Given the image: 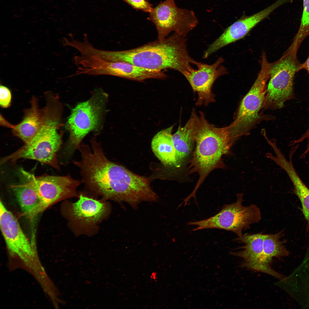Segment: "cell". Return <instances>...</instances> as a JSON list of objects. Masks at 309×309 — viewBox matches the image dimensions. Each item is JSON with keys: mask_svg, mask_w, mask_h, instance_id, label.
I'll use <instances>...</instances> for the list:
<instances>
[{"mask_svg": "<svg viewBox=\"0 0 309 309\" xmlns=\"http://www.w3.org/2000/svg\"><path fill=\"white\" fill-rule=\"evenodd\" d=\"M78 149L81 159L74 163L79 168L86 188L105 198L118 201L129 185L128 169L109 160L96 140L92 141L91 148L80 144Z\"/></svg>", "mask_w": 309, "mask_h": 309, "instance_id": "cell-1", "label": "cell"}, {"mask_svg": "<svg viewBox=\"0 0 309 309\" xmlns=\"http://www.w3.org/2000/svg\"><path fill=\"white\" fill-rule=\"evenodd\" d=\"M192 112L194 120L195 148L189 161L188 169L191 174L197 173L199 178L194 189L188 196L194 197L201 185L212 171L224 169L222 160L224 155L231 154L230 149L234 144L229 126L218 127L210 124L204 113Z\"/></svg>", "mask_w": 309, "mask_h": 309, "instance_id": "cell-2", "label": "cell"}, {"mask_svg": "<svg viewBox=\"0 0 309 309\" xmlns=\"http://www.w3.org/2000/svg\"><path fill=\"white\" fill-rule=\"evenodd\" d=\"M109 57L113 62H126L157 71L171 69L181 74L195 61L188 54L185 37L175 33L161 41L157 39L134 49L111 51Z\"/></svg>", "mask_w": 309, "mask_h": 309, "instance_id": "cell-3", "label": "cell"}, {"mask_svg": "<svg viewBox=\"0 0 309 309\" xmlns=\"http://www.w3.org/2000/svg\"><path fill=\"white\" fill-rule=\"evenodd\" d=\"M61 114V112L55 108H45L43 124L38 133L29 142L2 159L1 165L25 159L37 161L59 169L57 154L62 142L58 131L60 124Z\"/></svg>", "mask_w": 309, "mask_h": 309, "instance_id": "cell-4", "label": "cell"}, {"mask_svg": "<svg viewBox=\"0 0 309 309\" xmlns=\"http://www.w3.org/2000/svg\"><path fill=\"white\" fill-rule=\"evenodd\" d=\"M261 67L255 82L241 103L236 118L229 126L233 141L247 134L250 128L259 119L258 112L263 105L269 79L270 63L266 53L262 56Z\"/></svg>", "mask_w": 309, "mask_h": 309, "instance_id": "cell-5", "label": "cell"}, {"mask_svg": "<svg viewBox=\"0 0 309 309\" xmlns=\"http://www.w3.org/2000/svg\"><path fill=\"white\" fill-rule=\"evenodd\" d=\"M297 53L289 47L280 58L270 63V80L264 104L266 107L281 108L285 101L294 98V78L301 70V64Z\"/></svg>", "mask_w": 309, "mask_h": 309, "instance_id": "cell-6", "label": "cell"}, {"mask_svg": "<svg viewBox=\"0 0 309 309\" xmlns=\"http://www.w3.org/2000/svg\"><path fill=\"white\" fill-rule=\"evenodd\" d=\"M106 98L105 93L98 92L88 100L73 109L66 125L70 134L65 149L67 156L71 155L78 148L89 132L99 126Z\"/></svg>", "mask_w": 309, "mask_h": 309, "instance_id": "cell-7", "label": "cell"}, {"mask_svg": "<svg viewBox=\"0 0 309 309\" xmlns=\"http://www.w3.org/2000/svg\"><path fill=\"white\" fill-rule=\"evenodd\" d=\"M243 195L242 193L237 194L236 202L225 205L215 215L204 220L190 222L188 225L197 226L193 231L218 229L232 232L238 236H241L243 231L249 229L251 225L258 223L261 218L260 209L256 205L243 206Z\"/></svg>", "mask_w": 309, "mask_h": 309, "instance_id": "cell-8", "label": "cell"}, {"mask_svg": "<svg viewBox=\"0 0 309 309\" xmlns=\"http://www.w3.org/2000/svg\"><path fill=\"white\" fill-rule=\"evenodd\" d=\"M149 13L148 19L155 25L160 41L173 31L185 37L198 22L193 11L179 8L175 0L161 2Z\"/></svg>", "mask_w": 309, "mask_h": 309, "instance_id": "cell-9", "label": "cell"}, {"mask_svg": "<svg viewBox=\"0 0 309 309\" xmlns=\"http://www.w3.org/2000/svg\"><path fill=\"white\" fill-rule=\"evenodd\" d=\"M21 172L30 182L39 197V213L56 202L76 195V188L80 183L69 175L36 176L23 170Z\"/></svg>", "mask_w": 309, "mask_h": 309, "instance_id": "cell-10", "label": "cell"}, {"mask_svg": "<svg viewBox=\"0 0 309 309\" xmlns=\"http://www.w3.org/2000/svg\"><path fill=\"white\" fill-rule=\"evenodd\" d=\"M224 61L221 57L211 65L195 61L193 64L197 66V69L191 66L182 74L198 95L196 106H207L215 102V96L212 91L213 84L218 78L227 73V69L221 65Z\"/></svg>", "mask_w": 309, "mask_h": 309, "instance_id": "cell-11", "label": "cell"}, {"mask_svg": "<svg viewBox=\"0 0 309 309\" xmlns=\"http://www.w3.org/2000/svg\"><path fill=\"white\" fill-rule=\"evenodd\" d=\"M283 4V0H277L261 11L250 16L242 17L237 20L209 46L204 52L203 58H207L223 47L243 38L258 23Z\"/></svg>", "mask_w": 309, "mask_h": 309, "instance_id": "cell-12", "label": "cell"}, {"mask_svg": "<svg viewBox=\"0 0 309 309\" xmlns=\"http://www.w3.org/2000/svg\"><path fill=\"white\" fill-rule=\"evenodd\" d=\"M302 308H309V247L301 264L277 284Z\"/></svg>", "mask_w": 309, "mask_h": 309, "instance_id": "cell-13", "label": "cell"}, {"mask_svg": "<svg viewBox=\"0 0 309 309\" xmlns=\"http://www.w3.org/2000/svg\"><path fill=\"white\" fill-rule=\"evenodd\" d=\"M0 226L3 236L10 251L21 256L33 254V247L16 218L7 209L1 201Z\"/></svg>", "mask_w": 309, "mask_h": 309, "instance_id": "cell-14", "label": "cell"}, {"mask_svg": "<svg viewBox=\"0 0 309 309\" xmlns=\"http://www.w3.org/2000/svg\"><path fill=\"white\" fill-rule=\"evenodd\" d=\"M264 235L261 233L245 234L233 239L243 244L238 248V251L231 252L233 255L243 259V267L263 272L260 260L263 252Z\"/></svg>", "mask_w": 309, "mask_h": 309, "instance_id": "cell-15", "label": "cell"}, {"mask_svg": "<svg viewBox=\"0 0 309 309\" xmlns=\"http://www.w3.org/2000/svg\"><path fill=\"white\" fill-rule=\"evenodd\" d=\"M30 108L25 110L22 121L13 125L12 132L14 135L25 143L29 142L40 130L44 118L43 109L39 108L37 99L32 98Z\"/></svg>", "mask_w": 309, "mask_h": 309, "instance_id": "cell-16", "label": "cell"}, {"mask_svg": "<svg viewBox=\"0 0 309 309\" xmlns=\"http://www.w3.org/2000/svg\"><path fill=\"white\" fill-rule=\"evenodd\" d=\"M172 140L175 150L176 167L179 168L192 154L195 144L194 120L191 115L184 126L179 125L172 135Z\"/></svg>", "mask_w": 309, "mask_h": 309, "instance_id": "cell-17", "label": "cell"}, {"mask_svg": "<svg viewBox=\"0 0 309 309\" xmlns=\"http://www.w3.org/2000/svg\"><path fill=\"white\" fill-rule=\"evenodd\" d=\"M106 210L105 205L98 201L82 195L72 204L70 214L75 220L86 224L94 223L104 215Z\"/></svg>", "mask_w": 309, "mask_h": 309, "instance_id": "cell-18", "label": "cell"}, {"mask_svg": "<svg viewBox=\"0 0 309 309\" xmlns=\"http://www.w3.org/2000/svg\"><path fill=\"white\" fill-rule=\"evenodd\" d=\"M173 126H171L155 135L152 139L151 147L155 156L165 166L176 167L175 150L172 140Z\"/></svg>", "mask_w": 309, "mask_h": 309, "instance_id": "cell-19", "label": "cell"}, {"mask_svg": "<svg viewBox=\"0 0 309 309\" xmlns=\"http://www.w3.org/2000/svg\"><path fill=\"white\" fill-rule=\"evenodd\" d=\"M283 230L274 234H264L263 252L260 260L264 272L273 275L275 271L270 267L269 263L273 258H280L288 256L290 254L282 241Z\"/></svg>", "mask_w": 309, "mask_h": 309, "instance_id": "cell-20", "label": "cell"}, {"mask_svg": "<svg viewBox=\"0 0 309 309\" xmlns=\"http://www.w3.org/2000/svg\"><path fill=\"white\" fill-rule=\"evenodd\" d=\"M11 185L14 193L23 215L32 219L39 213V197L30 182Z\"/></svg>", "mask_w": 309, "mask_h": 309, "instance_id": "cell-21", "label": "cell"}, {"mask_svg": "<svg viewBox=\"0 0 309 309\" xmlns=\"http://www.w3.org/2000/svg\"><path fill=\"white\" fill-rule=\"evenodd\" d=\"M287 174L293 185L294 193L301 202L302 213L307 222L308 231L309 229V189L301 180L294 168L290 169Z\"/></svg>", "mask_w": 309, "mask_h": 309, "instance_id": "cell-22", "label": "cell"}, {"mask_svg": "<svg viewBox=\"0 0 309 309\" xmlns=\"http://www.w3.org/2000/svg\"><path fill=\"white\" fill-rule=\"evenodd\" d=\"M309 35V0H304L303 12L300 27L292 44L299 48L303 41Z\"/></svg>", "mask_w": 309, "mask_h": 309, "instance_id": "cell-23", "label": "cell"}, {"mask_svg": "<svg viewBox=\"0 0 309 309\" xmlns=\"http://www.w3.org/2000/svg\"><path fill=\"white\" fill-rule=\"evenodd\" d=\"M134 9L149 13L153 7L146 0H122Z\"/></svg>", "mask_w": 309, "mask_h": 309, "instance_id": "cell-24", "label": "cell"}, {"mask_svg": "<svg viewBox=\"0 0 309 309\" xmlns=\"http://www.w3.org/2000/svg\"><path fill=\"white\" fill-rule=\"evenodd\" d=\"M11 94L10 90L7 87L1 85L0 86V105L3 108H7L10 105Z\"/></svg>", "mask_w": 309, "mask_h": 309, "instance_id": "cell-25", "label": "cell"}, {"mask_svg": "<svg viewBox=\"0 0 309 309\" xmlns=\"http://www.w3.org/2000/svg\"><path fill=\"white\" fill-rule=\"evenodd\" d=\"M307 139L308 140V144L307 145V147L306 149L304 152L302 154L301 157H304L307 154L308 152H309V128L306 131V132L304 133V134L299 138L298 139L293 140L291 142V144L292 145H294L295 144L298 143L300 142H302L304 140L306 139Z\"/></svg>", "mask_w": 309, "mask_h": 309, "instance_id": "cell-26", "label": "cell"}, {"mask_svg": "<svg viewBox=\"0 0 309 309\" xmlns=\"http://www.w3.org/2000/svg\"><path fill=\"white\" fill-rule=\"evenodd\" d=\"M300 68L301 70L303 69H305L309 74V55L306 61L301 64Z\"/></svg>", "mask_w": 309, "mask_h": 309, "instance_id": "cell-27", "label": "cell"}]
</instances>
